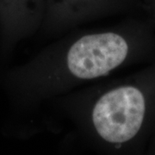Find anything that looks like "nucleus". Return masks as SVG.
Masks as SVG:
<instances>
[{
    "mask_svg": "<svg viewBox=\"0 0 155 155\" xmlns=\"http://www.w3.org/2000/svg\"><path fill=\"white\" fill-rule=\"evenodd\" d=\"M145 99L134 86H122L108 91L92 111L97 134L110 143H123L134 138L142 125Z\"/></svg>",
    "mask_w": 155,
    "mask_h": 155,
    "instance_id": "f257e3e1",
    "label": "nucleus"
},
{
    "mask_svg": "<svg viewBox=\"0 0 155 155\" xmlns=\"http://www.w3.org/2000/svg\"><path fill=\"white\" fill-rule=\"evenodd\" d=\"M128 46L115 33L85 35L72 45L67 54V66L73 76L92 79L104 76L126 59Z\"/></svg>",
    "mask_w": 155,
    "mask_h": 155,
    "instance_id": "f03ea898",
    "label": "nucleus"
}]
</instances>
